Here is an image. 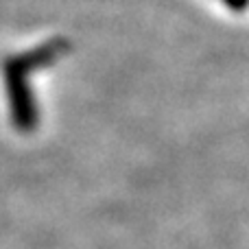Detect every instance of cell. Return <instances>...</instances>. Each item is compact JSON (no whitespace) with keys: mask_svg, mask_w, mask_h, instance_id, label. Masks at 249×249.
<instances>
[{"mask_svg":"<svg viewBox=\"0 0 249 249\" xmlns=\"http://www.w3.org/2000/svg\"><path fill=\"white\" fill-rule=\"evenodd\" d=\"M70 51V42L64 37H55L46 44H39L33 51L9 55L2 59V81L7 92L9 116L18 131L31 133L35 131L39 123V109L35 103V94L31 88L33 72L42 68H48L59 57H64Z\"/></svg>","mask_w":249,"mask_h":249,"instance_id":"6da1fadb","label":"cell"},{"mask_svg":"<svg viewBox=\"0 0 249 249\" xmlns=\"http://www.w3.org/2000/svg\"><path fill=\"white\" fill-rule=\"evenodd\" d=\"M221 2H223L228 9H232V11H236V13L245 11V9L249 7V0H221Z\"/></svg>","mask_w":249,"mask_h":249,"instance_id":"7a4b0ae2","label":"cell"}]
</instances>
